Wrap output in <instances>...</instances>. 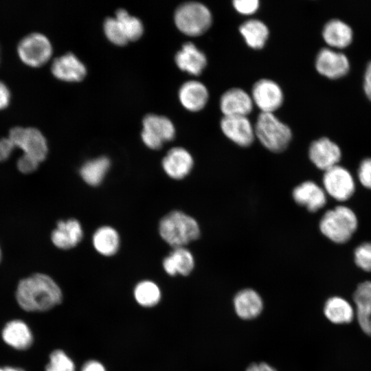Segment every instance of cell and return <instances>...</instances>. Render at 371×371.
Masks as SVG:
<instances>
[{
    "mask_svg": "<svg viewBox=\"0 0 371 371\" xmlns=\"http://www.w3.org/2000/svg\"><path fill=\"white\" fill-rule=\"evenodd\" d=\"M15 298L23 311L43 312L59 304L63 295L59 286L50 276L34 273L19 282Z\"/></svg>",
    "mask_w": 371,
    "mask_h": 371,
    "instance_id": "obj_1",
    "label": "cell"
},
{
    "mask_svg": "<svg viewBox=\"0 0 371 371\" xmlns=\"http://www.w3.org/2000/svg\"><path fill=\"white\" fill-rule=\"evenodd\" d=\"M162 239L173 248L185 247L200 236L198 222L191 216L178 210L164 216L159 224Z\"/></svg>",
    "mask_w": 371,
    "mask_h": 371,
    "instance_id": "obj_2",
    "label": "cell"
},
{
    "mask_svg": "<svg viewBox=\"0 0 371 371\" xmlns=\"http://www.w3.org/2000/svg\"><path fill=\"white\" fill-rule=\"evenodd\" d=\"M358 227L357 215L350 207L337 205L327 210L320 219L319 227L322 234L337 244L348 242Z\"/></svg>",
    "mask_w": 371,
    "mask_h": 371,
    "instance_id": "obj_3",
    "label": "cell"
},
{
    "mask_svg": "<svg viewBox=\"0 0 371 371\" xmlns=\"http://www.w3.org/2000/svg\"><path fill=\"white\" fill-rule=\"evenodd\" d=\"M255 135L269 150L280 153L289 146L291 138V130L281 122L273 113H260L254 126Z\"/></svg>",
    "mask_w": 371,
    "mask_h": 371,
    "instance_id": "obj_4",
    "label": "cell"
},
{
    "mask_svg": "<svg viewBox=\"0 0 371 371\" xmlns=\"http://www.w3.org/2000/svg\"><path fill=\"white\" fill-rule=\"evenodd\" d=\"M174 20L177 27L182 33L190 36H198L210 27L212 16L210 10L204 4L188 1L177 8Z\"/></svg>",
    "mask_w": 371,
    "mask_h": 371,
    "instance_id": "obj_5",
    "label": "cell"
},
{
    "mask_svg": "<svg viewBox=\"0 0 371 371\" xmlns=\"http://www.w3.org/2000/svg\"><path fill=\"white\" fill-rule=\"evenodd\" d=\"M17 52L25 64L36 67L48 61L52 54V47L46 36L39 32H32L20 40Z\"/></svg>",
    "mask_w": 371,
    "mask_h": 371,
    "instance_id": "obj_6",
    "label": "cell"
},
{
    "mask_svg": "<svg viewBox=\"0 0 371 371\" xmlns=\"http://www.w3.org/2000/svg\"><path fill=\"white\" fill-rule=\"evenodd\" d=\"M8 137L15 147L21 148L23 154L38 162L46 158L48 147L43 133L34 127L15 126L10 129Z\"/></svg>",
    "mask_w": 371,
    "mask_h": 371,
    "instance_id": "obj_7",
    "label": "cell"
},
{
    "mask_svg": "<svg viewBox=\"0 0 371 371\" xmlns=\"http://www.w3.org/2000/svg\"><path fill=\"white\" fill-rule=\"evenodd\" d=\"M142 139L150 149H159L166 142L175 136L173 123L168 117L155 114H148L143 120Z\"/></svg>",
    "mask_w": 371,
    "mask_h": 371,
    "instance_id": "obj_8",
    "label": "cell"
},
{
    "mask_svg": "<svg viewBox=\"0 0 371 371\" xmlns=\"http://www.w3.org/2000/svg\"><path fill=\"white\" fill-rule=\"evenodd\" d=\"M322 183L326 193L337 201L348 200L355 191V182L352 174L339 165L324 171Z\"/></svg>",
    "mask_w": 371,
    "mask_h": 371,
    "instance_id": "obj_9",
    "label": "cell"
},
{
    "mask_svg": "<svg viewBox=\"0 0 371 371\" xmlns=\"http://www.w3.org/2000/svg\"><path fill=\"white\" fill-rule=\"evenodd\" d=\"M251 96L254 104L262 113H273L282 106L284 100L281 87L273 80L267 78L254 83Z\"/></svg>",
    "mask_w": 371,
    "mask_h": 371,
    "instance_id": "obj_10",
    "label": "cell"
},
{
    "mask_svg": "<svg viewBox=\"0 0 371 371\" xmlns=\"http://www.w3.org/2000/svg\"><path fill=\"white\" fill-rule=\"evenodd\" d=\"M220 127L228 139L242 147L250 146L256 137L254 127L247 116H223Z\"/></svg>",
    "mask_w": 371,
    "mask_h": 371,
    "instance_id": "obj_11",
    "label": "cell"
},
{
    "mask_svg": "<svg viewBox=\"0 0 371 371\" xmlns=\"http://www.w3.org/2000/svg\"><path fill=\"white\" fill-rule=\"evenodd\" d=\"M308 156L312 163L319 169L326 170L338 165L341 152L335 142L327 137H321L311 143Z\"/></svg>",
    "mask_w": 371,
    "mask_h": 371,
    "instance_id": "obj_12",
    "label": "cell"
},
{
    "mask_svg": "<svg viewBox=\"0 0 371 371\" xmlns=\"http://www.w3.org/2000/svg\"><path fill=\"white\" fill-rule=\"evenodd\" d=\"M317 70L329 78H339L346 75L350 68L349 61L343 53L322 48L315 60Z\"/></svg>",
    "mask_w": 371,
    "mask_h": 371,
    "instance_id": "obj_13",
    "label": "cell"
},
{
    "mask_svg": "<svg viewBox=\"0 0 371 371\" xmlns=\"http://www.w3.org/2000/svg\"><path fill=\"white\" fill-rule=\"evenodd\" d=\"M220 109L224 116H247L253 109L251 95L240 88H232L220 98Z\"/></svg>",
    "mask_w": 371,
    "mask_h": 371,
    "instance_id": "obj_14",
    "label": "cell"
},
{
    "mask_svg": "<svg viewBox=\"0 0 371 371\" xmlns=\"http://www.w3.org/2000/svg\"><path fill=\"white\" fill-rule=\"evenodd\" d=\"M161 164L169 177L179 180L189 175L194 166V159L186 148L174 147L166 153Z\"/></svg>",
    "mask_w": 371,
    "mask_h": 371,
    "instance_id": "obj_15",
    "label": "cell"
},
{
    "mask_svg": "<svg viewBox=\"0 0 371 371\" xmlns=\"http://www.w3.org/2000/svg\"><path fill=\"white\" fill-rule=\"evenodd\" d=\"M1 338L8 346L16 350H25L31 347L34 337L30 326L22 319L8 321L1 330Z\"/></svg>",
    "mask_w": 371,
    "mask_h": 371,
    "instance_id": "obj_16",
    "label": "cell"
},
{
    "mask_svg": "<svg viewBox=\"0 0 371 371\" xmlns=\"http://www.w3.org/2000/svg\"><path fill=\"white\" fill-rule=\"evenodd\" d=\"M293 200L309 212H315L326 203L324 188L313 181H306L297 186L292 192Z\"/></svg>",
    "mask_w": 371,
    "mask_h": 371,
    "instance_id": "obj_17",
    "label": "cell"
},
{
    "mask_svg": "<svg viewBox=\"0 0 371 371\" xmlns=\"http://www.w3.org/2000/svg\"><path fill=\"white\" fill-rule=\"evenodd\" d=\"M51 71L56 78L67 82L80 81L87 73L85 65L70 52L55 58Z\"/></svg>",
    "mask_w": 371,
    "mask_h": 371,
    "instance_id": "obj_18",
    "label": "cell"
},
{
    "mask_svg": "<svg viewBox=\"0 0 371 371\" xmlns=\"http://www.w3.org/2000/svg\"><path fill=\"white\" fill-rule=\"evenodd\" d=\"M175 60L181 71L194 76L200 75L207 65L205 54L191 42L182 45L176 54Z\"/></svg>",
    "mask_w": 371,
    "mask_h": 371,
    "instance_id": "obj_19",
    "label": "cell"
},
{
    "mask_svg": "<svg viewBox=\"0 0 371 371\" xmlns=\"http://www.w3.org/2000/svg\"><path fill=\"white\" fill-rule=\"evenodd\" d=\"M83 236L80 223L76 219L60 221L52 231L51 239L58 248L69 249L76 246Z\"/></svg>",
    "mask_w": 371,
    "mask_h": 371,
    "instance_id": "obj_20",
    "label": "cell"
},
{
    "mask_svg": "<svg viewBox=\"0 0 371 371\" xmlns=\"http://www.w3.org/2000/svg\"><path fill=\"white\" fill-rule=\"evenodd\" d=\"M179 98L185 109L196 112L205 106L209 99V92L201 82L188 80L181 86Z\"/></svg>",
    "mask_w": 371,
    "mask_h": 371,
    "instance_id": "obj_21",
    "label": "cell"
},
{
    "mask_svg": "<svg viewBox=\"0 0 371 371\" xmlns=\"http://www.w3.org/2000/svg\"><path fill=\"white\" fill-rule=\"evenodd\" d=\"M353 301L356 306V317L361 330L371 336V282L366 280L357 286Z\"/></svg>",
    "mask_w": 371,
    "mask_h": 371,
    "instance_id": "obj_22",
    "label": "cell"
},
{
    "mask_svg": "<svg viewBox=\"0 0 371 371\" xmlns=\"http://www.w3.org/2000/svg\"><path fill=\"white\" fill-rule=\"evenodd\" d=\"M234 307L240 318L251 319L261 313L263 301L257 291L251 289H245L239 291L234 296Z\"/></svg>",
    "mask_w": 371,
    "mask_h": 371,
    "instance_id": "obj_23",
    "label": "cell"
},
{
    "mask_svg": "<svg viewBox=\"0 0 371 371\" xmlns=\"http://www.w3.org/2000/svg\"><path fill=\"white\" fill-rule=\"evenodd\" d=\"M194 258L191 251L185 247L173 248L163 260V267L170 276L189 275L194 269Z\"/></svg>",
    "mask_w": 371,
    "mask_h": 371,
    "instance_id": "obj_24",
    "label": "cell"
},
{
    "mask_svg": "<svg viewBox=\"0 0 371 371\" xmlns=\"http://www.w3.org/2000/svg\"><path fill=\"white\" fill-rule=\"evenodd\" d=\"M322 36L329 45L343 48L351 43L352 31L345 22L339 19H332L325 24Z\"/></svg>",
    "mask_w": 371,
    "mask_h": 371,
    "instance_id": "obj_25",
    "label": "cell"
},
{
    "mask_svg": "<svg viewBox=\"0 0 371 371\" xmlns=\"http://www.w3.org/2000/svg\"><path fill=\"white\" fill-rule=\"evenodd\" d=\"M324 314L331 323L343 324L352 321L355 312L346 300L339 296H333L326 301Z\"/></svg>",
    "mask_w": 371,
    "mask_h": 371,
    "instance_id": "obj_26",
    "label": "cell"
},
{
    "mask_svg": "<svg viewBox=\"0 0 371 371\" xmlns=\"http://www.w3.org/2000/svg\"><path fill=\"white\" fill-rule=\"evenodd\" d=\"M239 31L247 45L252 49H262L269 37V31L262 21L249 19L239 27Z\"/></svg>",
    "mask_w": 371,
    "mask_h": 371,
    "instance_id": "obj_27",
    "label": "cell"
},
{
    "mask_svg": "<svg viewBox=\"0 0 371 371\" xmlns=\"http://www.w3.org/2000/svg\"><path fill=\"white\" fill-rule=\"evenodd\" d=\"M93 245L95 250L105 256L114 255L120 247V236L117 231L110 226L98 228L93 235Z\"/></svg>",
    "mask_w": 371,
    "mask_h": 371,
    "instance_id": "obj_28",
    "label": "cell"
},
{
    "mask_svg": "<svg viewBox=\"0 0 371 371\" xmlns=\"http://www.w3.org/2000/svg\"><path fill=\"white\" fill-rule=\"evenodd\" d=\"M111 163L106 157H100L86 161L80 168V175L91 186L100 185L107 173Z\"/></svg>",
    "mask_w": 371,
    "mask_h": 371,
    "instance_id": "obj_29",
    "label": "cell"
},
{
    "mask_svg": "<svg viewBox=\"0 0 371 371\" xmlns=\"http://www.w3.org/2000/svg\"><path fill=\"white\" fill-rule=\"evenodd\" d=\"M134 296L141 306L150 307L156 305L161 299V291L153 282L144 280L139 282L134 290Z\"/></svg>",
    "mask_w": 371,
    "mask_h": 371,
    "instance_id": "obj_30",
    "label": "cell"
},
{
    "mask_svg": "<svg viewBox=\"0 0 371 371\" xmlns=\"http://www.w3.org/2000/svg\"><path fill=\"white\" fill-rule=\"evenodd\" d=\"M115 18L119 21L128 41H135L141 37L144 27L138 18L130 15L124 9H120L116 12Z\"/></svg>",
    "mask_w": 371,
    "mask_h": 371,
    "instance_id": "obj_31",
    "label": "cell"
},
{
    "mask_svg": "<svg viewBox=\"0 0 371 371\" xmlns=\"http://www.w3.org/2000/svg\"><path fill=\"white\" fill-rule=\"evenodd\" d=\"M45 371H75V365L63 350H56L49 355Z\"/></svg>",
    "mask_w": 371,
    "mask_h": 371,
    "instance_id": "obj_32",
    "label": "cell"
},
{
    "mask_svg": "<svg viewBox=\"0 0 371 371\" xmlns=\"http://www.w3.org/2000/svg\"><path fill=\"white\" fill-rule=\"evenodd\" d=\"M104 32L107 38L117 45H124L128 41L115 17H109L104 21Z\"/></svg>",
    "mask_w": 371,
    "mask_h": 371,
    "instance_id": "obj_33",
    "label": "cell"
},
{
    "mask_svg": "<svg viewBox=\"0 0 371 371\" xmlns=\"http://www.w3.org/2000/svg\"><path fill=\"white\" fill-rule=\"evenodd\" d=\"M355 264L361 269L371 272V242L358 245L354 252Z\"/></svg>",
    "mask_w": 371,
    "mask_h": 371,
    "instance_id": "obj_34",
    "label": "cell"
},
{
    "mask_svg": "<svg viewBox=\"0 0 371 371\" xmlns=\"http://www.w3.org/2000/svg\"><path fill=\"white\" fill-rule=\"evenodd\" d=\"M357 177L364 188L371 190V157L363 159L361 161Z\"/></svg>",
    "mask_w": 371,
    "mask_h": 371,
    "instance_id": "obj_35",
    "label": "cell"
},
{
    "mask_svg": "<svg viewBox=\"0 0 371 371\" xmlns=\"http://www.w3.org/2000/svg\"><path fill=\"white\" fill-rule=\"evenodd\" d=\"M233 5L235 10L245 15L255 13L259 8V1L258 0H235L233 1Z\"/></svg>",
    "mask_w": 371,
    "mask_h": 371,
    "instance_id": "obj_36",
    "label": "cell"
},
{
    "mask_svg": "<svg viewBox=\"0 0 371 371\" xmlns=\"http://www.w3.org/2000/svg\"><path fill=\"white\" fill-rule=\"evenodd\" d=\"M39 163L33 157L23 154L17 160L16 166L18 170L23 174H30L35 171Z\"/></svg>",
    "mask_w": 371,
    "mask_h": 371,
    "instance_id": "obj_37",
    "label": "cell"
},
{
    "mask_svg": "<svg viewBox=\"0 0 371 371\" xmlns=\"http://www.w3.org/2000/svg\"><path fill=\"white\" fill-rule=\"evenodd\" d=\"M15 146L9 137L0 139V161L8 159L11 155Z\"/></svg>",
    "mask_w": 371,
    "mask_h": 371,
    "instance_id": "obj_38",
    "label": "cell"
},
{
    "mask_svg": "<svg viewBox=\"0 0 371 371\" xmlns=\"http://www.w3.org/2000/svg\"><path fill=\"white\" fill-rule=\"evenodd\" d=\"M10 100V90L6 85L0 80V110L8 106Z\"/></svg>",
    "mask_w": 371,
    "mask_h": 371,
    "instance_id": "obj_39",
    "label": "cell"
},
{
    "mask_svg": "<svg viewBox=\"0 0 371 371\" xmlns=\"http://www.w3.org/2000/svg\"><path fill=\"white\" fill-rule=\"evenodd\" d=\"M363 89L367 97L371 100V60L367 65L365 71Z\"/></svg>",
    "mask_w": 371,
    "mask_h": 371,
    "instance_id": "obj_40",
    "label": "cell"
},
{
    "mask_svg": "<svg viewBox=\"0 0 371 371\" xmlns=\"http://www.w3.org/2000/svg\"><path fill=\"white\" fill-rule=\"evenodd\" d=\"M81 371H106L102 363L97 361H89L82 368Z\"/></svg>",
    "mask_w": 371,
    "mask_h": 371,
    "instance_id": "obj_41",
    "label": "cell"
},
{
    "mask_svg": "<svg viewBox=\"0 0 371 371\" xmlns=\"http://www.w3.org/2000/svg\"><path fill=\"white\" fill-rule=\"evenodd\" d=\"M259 371H277L273 367L267 363L262 362L258 363Z\"/></svg>",
    "mask_w": 371,
    "mask_h": 371,
    "instance_id": "obj_42",
    "label": "cell"
},
{
    "mask_svg": "<svg viewBox=\"0 0 371 371\" xmlns=\"http://www.w3.org/2000/svg\"><path fill=\"white\" fill-rule=\"evenodd\" d=\"M3 368L4 371H25L21 368L12 366H6Z\"/></svg>",
    "mask_w": 371,
    "mask_h": 371,
    "instance_id": "obj_43",
    "label": "cell"
},
{
    "mask_svg": "<svg viewBox=\"0 0 371 371\" xmlns=\"http://www.w3.org/2000/svg\"><path fill=\"white\" fill-rule=\"evenodd\" d=\"M246 371H259L258 368V363L251 364L246 370Z\"/></svg>",
    "mask_w": 371,
    "mask_h": 371,
    "instance_id": "obj_44",
    "label": "cell"
},
{
    "mask_svg": "<svg viewBox=\"0 0 371 371\" xmlns=\"http://www.w3.org/2000/svg\"><path fill=\"white\" fill-rule=\"evenodd\" d=\"M1 247H0V261H1Z\"/></svg>",
    "mask_w": 371,
    "mask_h": 371,
    "instance_id": "obj_45",
    "label": "cell"
},
{
    "mask_svg": "<svg viewBox=\"0 0 371 371\" xmlns=\"http://www.w3.org/2000/svg\"><path fill=\"white\" fill-rule=\"evenodd\" d=\"M0 371H4V370H3V367H0Z\"/></svg>",
    "mask_w": 371,
    "mask_h": 371,
    "instance_id": "obj_46",
    "label": "cell"
}]
</instances>
